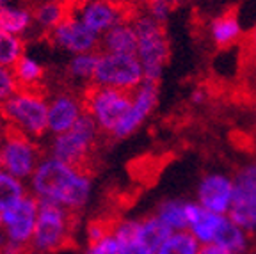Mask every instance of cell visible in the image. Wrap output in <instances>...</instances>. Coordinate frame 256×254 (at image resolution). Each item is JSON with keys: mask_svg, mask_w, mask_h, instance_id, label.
<instances>
[{"mask_svg": "<svg viewBox=\"0 0 256 254\" xmlns=\"http://www.w3.org/2000/svg\"><path fill=\"white\" fill-rule=\"evenodd\" d=\"M34 25V11L28 6H2L0 8V30L22 36Z\"/></svg>", "mask_w": 256, "mask_h": 254, "instance_id": "19", "label": "cell"}, {"mask_svg": "<svg viewBox=\"0 0 256 254\" xmlns=\"http://www.w3.org/2000/svg\"><path fill=\"white\" fill-rule=\"evenodd\" d=\"M24 56H25L24 38L0 30V66L12 70Z\"/></svg>", "mask_w": 256, "mask_h": 254, "instance_id": "26", "label": "cell"}, {"mask_svg": "<svg viewBox=\"0 0 256 254\" xmlns=\"http://www.w3.org/2000/svg\"><path fill=\"white\" fill-rule=\"evenodd\" d=\"M34 11V25L41 28L44 34L62 24L73 11V4L70 0H40L36 6H32Z\"/></svg>", "mask_w": 256, "mask_h": 254, "instance_id": "16", "label": "cell"}, {"mask_svg": "<svg viewBox=\"0 0 256 254\" xmlns=\"http://www.w3.org/2000/svg\"><path fill=\"white\" fill-rule=\"evenodd\" d=\"M155 215L162 218L172 231L188 230L187 214H185V202L180 201V199H168V201L160 202Z\"/></svg>", "mask_w": 256, "mask_h": 254, "instance_id": "27", "label": "cell"}, {"mask_svg": "<svg viewBox=\"0 0 256 254\" xmlns=\"http://www.w3.org/2000/svg\"><path fill=\"white\" fill-rule=\"evenodd\" d=\"M200 247V242L188 230L174 231L155 254H198Z\"/></svg>", "mask_w": 256, "mask_h": 254, "instance_id": "28", "label": "cell"}, {"mask_svg": "<svg viewBox=\"0 0 256 254\" xmlns=\"http://www.w3.org/2000/svg\"><path fill=\"white\" fill-rule=\"evenodd\" d=\"M70 2L73 4V8H78L86 2H121V0H70Z\"/></svg>", "mask_w": 256, "mask_h": 254, "instance_id": "39", "label": "cell"}, {"mask_svg": "<svg viewBox=\"0 0 256 254\" xmlns=\"http://www.w3.org/2000/svg\"><path fill=\"white\" fill-rule=\"evenodd\" d=\"M6 132H8V124H6L4 118H2V114H0V140H2V137L6 135Z\"/></svg>", "mask_w": 256, "mask_h": 254, "instance_id": "40", "label": "cell"}, {"mask_svg": "<svg viewBox=\"0 0 256 254\" xmlns=\"http://www.w3.org/2000/svg\"><path fill=\"white\" fill-rule=\"evenodd\" d=\"M144 8H146L144 11L148 12V14H152L155 20H158L160 24H166L169 12L172 9V4L169 0H150V2L144 4Z\"/></svg>", "mask_w": 256, "mask_h": 254, "instance_id": "33", "label": "cell"}, {"mask_svg": "<svg viewBox=\"0 0 256 254\" xmlns=\"http://www.w3.org/2000/svg\"><path fill=\"white\" fill-rule=\"evenodd\" d=\"M91 171L46 155L28 180V192L78 214L91 198Z\"/></svg>", "mask_w": 256, "mask_h": 254, "instance_id": "1", "label": "cell"}, {"mask_svg": "<svg viewBox=\"0 0 256 254\" xmlns=\"http://www.w3.org/2000/svg\"><path fill=\"white\" fill-rule=\"evenodd\" d=\"M172 233H174V231H172L160 217H156V215H148V217L140 218L139 236H137V238L142 244H146L153 252H156V250L160 249V246H162Z\"/></svg>", "mask_w": 256, "mask_h": 254, "instance_id": "23", "label": "cell"}, {"mask_svg": "<svg viewBox=\"0 0 256 254\" xmlns=\"http://www.w3.org/2000/svg\"><path fill=\"white\" fill-rule=\"evenodd\" d=\"M76 214L52 201L40 199V215L30 242L32 254H52L68 249L73 242Z\"/></svg>", "mask_w": 256, "mask_h": 254, "instance_id": "3", "label": "cell"}, {"mask_svg": "<svg viewBox=\"0 0 256 254\" xmlns=\"http://www.w3.org/2000/svg\"><path fill=\"white\" fill-rule=\"evenodd\" d=\"M30 252V247L24 246V244L12 242V240H6L4 246L0 247V254H27Z\"/></svg>", "mask_w": 256, "mask_h": 254, "instance_id": "35", "label": "cell"}, {"mask_svg": "<svg viewBox=\"0 0 256 254\" xmlns=\"http://www.w3.org/2000/svg\"><path fill=\"white\" fill-rule=\"evenodd\" d=\"M142 82L144 70L136 54L100 52L92 84L132 92Z\"/></svg>", "mask_w": 256, "mask_h": 254, "instance_id": "7", "label": "cell"}, {"mask_svg": "<svg viewBox=\"0 0 256 254\" xmlns=\"http://www.w3.org/2000/svg\"><path fill=\"white\" fill-rule=\"evenodd\" d=\"M248 46L251 48V52L256 56V27L251 30V34H249V38H248Z\"/></svg>", "mask_w": 256, "mask_h": 254, "instance_id": "38", "label": "cell"}, {"mask_svg": "<svg viewBox=\"0 0 256 254\" xmlns=\"http://www.w3.org/2000/svg\"><path fill=\"white\" fill-rule=\"evenodd\" d=\"M9 2H11V0H0V8H2V6H8Z\"/></svg>", "mask_w": 256, "mask_h": 254, "instance_id": "43", "label": "cell"}, {"mask_svg": "<svg viewBox=\"0 0 256 254\" xmlns=\"http://www.w3.org/2000/svg\"><path fill=\"white\" fill-rule=\"evenodd\" d=\"M198 254H233L232 250L224 249V247L217 246V244H204L200 247V252Z\"/></svg>", "mask_w": 256, "mask_h": 254, "instance_id": "36", "label": "cell"}, {"mask_svg": "<svg viewBox=\"0 0 256 254\" xmlns=\"http://www.w3.org/2000/svg\"><path fill=\"white\" fill-rule=\"evenodd\" d=\"M75 12L92 32H96L102 38L112 27H116L123 22H132V18L137 12V8L128 0H121V2H86V4L75 8Z\"/></svg>", "mask_w": 256, "mask_h": 254, "instance_id": "10", "label": "cell"}, {"mask_svg": "<svg viewBox=\"0 0 256 254\" xmlns=\"http://www.w3.org/2000/svg\"><path fill=\"white\" fill-rule=\"evenodd\" d=\"M18 82H16V76L12 73V70L9 68L0 66V105L8 102L16 91H18Z\"/></svg>", "mask_w": 256, "mask_h": 254, "instance_id": "31", "label": "cell"}, {"mask_svg": "<svg viewBox=\"0 0 256 254\" xmlns=\"http://www.w3.org/2000/svg\"><path fill=\"white\" fill-rule=\"evenodd\" d=\"M228 217L246 233L256 231V192L235 190Z\"/></svg>", "mask_w": 256, "mask_h": 254, "instance_id": "18", "label": "cell"}, {"mask_svg": "<svg viewBox=\"0 0 256 254\" xmlns=\"http://www.w3.org/2000/svg\"><path fill=\"white\" fill-rule=\"evenodd\" d=\"M41 160L43 153L38 140L8 128L0 140V169L11 172L24 182H28Z\"/></svg>", "mask_w": 256, "mask_h": 254, "instance_id": "8", "label": "cell"}, {"mask_svg": "<svg viewBox=\"0 0 256 254\" xmlns=\"http://www.w3.org/2000/svg\"><path fill=\"white\" fill-rule=\"evenodd\" d=\"M137 32V57L144 70V80L158 82L169 60V40L166 24H160L146 11H137L132 18Z\"/></svg>", "mask_w": 256, "mask_h": 254, "instance_id": "5", "label": "cell"}, {"mask_svg": "<svg viewBox=\"0 0 256 254\" xmlns=\"http://www.w3.org/2000/svg\"><path fill=\"white\" fill-rule=\"evenodd\" d=\"M100 137H104L96 121L86 112L73 128L59 135H54L48 146V155L72 166L91 171V160L98 150Z\"/></svg>", "mask_w": 256, "mask_h": 254, "instance_id": "4", "label": "cell"}, {"mask_svg": "<svg viewBox=\"0 0 256 254\" xmlns=\"http://www.w3.org/2000/svg\"><path fill=\"white\" fill-rule=\"evenodd\" d=\"M235 190H246V192H256V164L242 167L236 172L235 180Z\"/></svg>", "mask_w": 256, "mask_h": 254, "instance_id": "29", "label": "cell"}, {"mask_svg": "<svg viewBox=\"0 0 256 254\" xmlns=\"http://www.w3.org/2000/svg\"><path fill=\"white\" fill-rule=\"evenodd\" d=\"M128 2H132V4L136 6V4H139V2H144V4H146V2H150V0H128Z\"/></svg>", "mask_w": 256, "mask_h": 254, "instance_id": "41", "label": "cell"}, {"mask_svg": "<svg viewBox=\"0 0 256 254\" xmlns=\"http://www.w3.org/2000/svg\"><path fill=\"white\" fill-rule=\"evenodd\" d=\"M86 114L84 96L73 89H60L48 98V134L59 135L73 128Z\"/></svg>", "mask_w": 256, "mask_h": 254, "instance_id": "12", "label": "cell"}, {"mask_svg": "<svg viewBox=\"0 0 256 254\" xmlns=\"http://www.w3.org/2000/svg\"><path fill=\"white\" fill-rule=\"evenodd\" d=\"M100 52H86L76 54L66 64V75L75 82H89L92 84L96 66H98Z\"/></svg>", "mask_w": 256, "mask_h": 254, "instance_id": "25", "label": "cell"}, {"mask_svg": "<svg viewBox=\"0 0 256 254\" xmlns=\"http://www.w3.org/2000/svg\"><path fill=\"white\" fill-rule=\"evenodd\" d=\"M2 215H4L2 230L6 233V238L30 247L40 215V199L28 192Z\"/></svg>", "mask_w": 256, "mask_h": 254, "instance_id": "11", "label": "cell"}, {"mask_svg": "<svg viewBox=\"0 0 256 254\" xmlns=\"http://www.w3.org/2000/svg\"><path fill=\"white\" fill-rule=\"evenodd\" d=\"M137 44H139V40H137V32L132 22H123L100 38V52L136 54L137 56Z\"/></svg>", "mask_w": 256, "mask_h": 254, "instance_id": "17", "label": "cell"}, {"mask_svg": "<svg viewBox=\"0 0 256 254\" xmlns=\"http://www.w3.org/2000/svg\"><path fill=\"white\" fill-rule=\"evenodd\" d=\"M112 228H114V222L105 220V218H92V220H89L88 226H86L88 244L89 242H98V240L105 238L107 234L112 233Z\"/></svg>", "mask_w": 256, "mask_h": 254, "instance_id": "30", "label": "cell"}, {"mask_svg": "<svg viewBox=\"0 0 256 254\" xmlns=\"http://www.w3.org/2000/svg\"><path fill=\"white\" fill-rule=\"evenodd\" d=\"M12 73L16 76L18 88L20 89H32V91H43L44 86V66L41 62H38L34 57L25 54L18 64L12 68Z\"/></svg>", "mask_w": 256, "mask_h": 254, "instance_id": "21", "label": "cell"}, {"mask_svg": "<svg viewBox=\"0 0 256 254\" xmlns=\"http://www.w3.org/2000/svg\"><path fill=\"white\" fill-rule=\"evenodd\" d=\"M185 214H187V226L196 240L204 246V244H214L217 228L224 215L214 214L200 204V202H185Z\"/></svg>", "mask_w": 256, "mask_h": 254, "instance_id": "15", "label": "cell"}, {"mask_svg": "<svg viewBox=\"0 0 256 254\" xmlns=\"http://www.w3.org/2000/svg\"><path fill=\"white\" fill-rule=\"evenodd\" d=\"M134 92V91H132ZM132 92L89 84L82 91L86 112L96 121L102 135L112 139L132 107Z\"/></svg>", "mask_w": 256, "mask_h": 254, "instance_id": "6", "label": "cell"}, {"mask_svg": "<svg viewBox=\"0 0 256 254\" xmlns=\"http://www.w3.org/2000/svg\"><path fill=\"white\" fill-rule=\"evenodd\" d=\"M240 36H242V27L233 11L222 12L217 18H214L210 24V38H212L214 44L219 48L232 46L240 40Z\"/></svg>", "mask_w": 256, "mask_h": 254, "instance_id": "20", "label": "cell"}, {"mask_svg": "<svg viewBox=\"0 0 256 254\" xmlns=\"http://www.w3.org/2000/svg\"><path fill=\"white\" fill-rule=\"evenodd\" d=\"M44 36L50 44L72 54V56L86 52H100V36L80 20L75 11Z\"/></svg>", "mask_w": 256, "mask_h": 254, "instance_id": "9", "label": "cell"}, {"mask_svg": "<svg viewBox=\"0 0 256 254\" xmlns=\"http://www.w3.org/2000/svg\"><path fill=\"white\" fill-rule=\"evenodd\" d=\"M204 98H206V94H204L203 89H196V91L192 92V96H190L192 104H203Z\"/></svg>", "mask_w": 256, "mask_h": 254, "instance_id": "37", "label": "cell"}, {"mask_svg": "<svg viewBox=\"0 0 256 254\" xmlns=\"http://www.w3.org/2000/svg\"><path fill=\"white\" fill-rule=\"evenodd\" d=\"M156 102H158V82L144 80L139 88L132 92V107L128 110L124 121L120 124V128L114 132L112 139H126L134 132L139 130L140 124L148 120V116L153 112Z\"/></svg>", "mask_w": 256, "mask_h": 254, "instance_id": "13", "label": "cell"}, {"mask_svg": "<svg viewBox=\"0 0 256 254\" xmlns=\"http://www.w3.org/2000/svg\"><path fill=\"white\" fill-rule=\"evenodd\" d=\"M0 114L9 130L40 140L48 134V96L43 91L18 89L0 105Z\"/></svg>", "mask_w": 256, "mask_h": 254, "instance_id": "2", "label": "cell"}, {"mask_svg": "<svg viewBox=\"0 0 256 254\" xmlns=\"http://www.w3.org/2000/svg\"><path fill=\"white\" fill-rule=\"evenodd\" d=\"M169 2H171L172 8H174V6H178V4H180V2H184V0H169Z\"/></svg>", "mask_w": 256, "mask_h": 254, "instance_id": "42", "label": "cell"}, {"mask_svg": "<svg viewBox=\"0 0 256 254\" xmlns=\"http://www.w3.org/2000/svg\"><path fill=\"white\" fill-rule=\"evenodd\" d=\"M118 254H155L146 244H142L139 238L120 242V250Z\"/></svg>", "mask_w": 256, "mask_h": 254, "instance_id": "34", "label": "cell"}, {"mask_svg": "<svg viewBox=\"0 0 256 254\" xmlns=\"http://www.w3.org/2000/svg\"><path fill=\"white\" fill-rule=\"evenodd\" d=\"M214 244L232 250L233 254H244L248 250V233L236 226L228 215H224L217 228Z\"/></svg>", "mask_w": 256, "mask_h": 254, "instance_id": "22", "label": "cell"}, {"mask_svg": "<svg viewBox=\"0 0 256 254\" xmlns=\"http://www.w3.org/2000/svg\"><path fill=\"white\" fill-rule=\"evenodd\" d=\"M28 194V188L24 180L16 178L11 172L0 169V212L4 214L6 210L16 204L22 198Z\"/></svg>", "mask_w": 256, "mask_h": 254, "instance_id": "24", "label": "cell"}, {"mask_svg": "<svg viewBox=\"0 0 256 254\" xmlns=\"http://www.w3.org/2000/svg\"><path fill=\"white\" fill-rule=\"evenodd\" d=\"M2 222H4V215H2V212H0V228H2Z\"/></svg>", "mask_w": 256, "mask_h": 254, "instance_id": "44", "label": "cell"}, {"mask_svg": "<svg viewBox=\"0 0 256 254\" xmlns=\"http://www.w3.org/2000/svg\"><path fill=\"white\" fill-rule=\"evenodd\" d=\"M235 183L224 174H208L198 187V202L206 210L219 215H228L232 206Z\"/></svg>", "mask_w": 256, "mask_h": 254, "instance_id": "14", "label": "cell"}, {"mask_svg": "<svg viewBox=\"0 0 256 254\" xmlns=\"http://www.w3.org/2000/svg\"><path fill=\"white\" fill-rule=\"evenodd\" d=\"M118 250H120V242L114 233H110L98 242H89L84 254H118Z\"/></svg>", "mask_w": 256, "mask_h": 254, "instance_id": "32", "label": "cell"}]
</instances>
